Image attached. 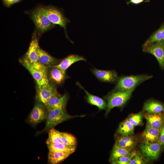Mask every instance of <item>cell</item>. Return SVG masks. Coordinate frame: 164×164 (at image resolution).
<instances>
[{"label": "cell", "mask_w": 164, "mask_h": 164, "mask_svg": "<svg viewBox=\"0 0 164 164\" xmlns=\"http://www.w3.org/2000/svg\"><path fill=\"white\" fill-rule=\"evenodd\" d=\"M47 108V114L45 126L37 134L49 131L59 124L74 117L67 113L65 108Z\"/></svg>", "instance_id": "7a4b0ae2"}, {"label": "cell", "mask_w": 164, "mask_h": 164, "mask_svg": "<svg viewBox=\"0 0 164 164\" xmlns=\"http://www.w3.org/2000/svg\"><path fill=\"white\" fill-rule=\"evenodd\" d=\"M136 138L132 135L121 136L116 140L114 145L132 150L136 144Z\"/></svg>", "instance_id": "e0dca14e"}, {"label": "cell", "mask_w": 164, "mask_h": 164, "mask_svg": "<svg viewBox=\"0 0 164 164\" xmlns=\"http://www.w3.org/2000/svg\"><path fill=\"white\" fill-rule=\"evenodd\" d=\"M150 0H129L126 1V4L128 5L130 4L133 5H139L143 2H149Z\"/></svg>", "instance_id": "d6a6232c"}, {"label": "cell", "mask_w": 164, "mask_h": 164, "mask_svg": "<svg viewBox=\"0 0 164 164\" xmlns=\"http://www.w3.org/2000/svg\"><path fill=\"white\" fill-rule=\"evenodd\" d=\"M143 51L153 55L160 68L164 70V40L155 42L144 47Z\"/></svg>", "instance_id": "8992f818"}, {"label": "cell", "mask_w": 164, "mask_h": 164, "mask_svg": "<svg viewBox=\"0 0 164 164\" xmlns=\"http://www.w3.org/2000/svg\"><path fill=\"white\" fill-rule=\"evenodd\" d=\"M162 40H164V24H162L157 30L150 36L142 45V47L155 42Z\"/></svg>", "instance_id": "cb8c5ba5"}, {"label": "cell", "mask_w": 164, "mask_h": 164, "mask_svg": "<svg viewBox=\"0 0 164 164\" xmlns=\"http://www.w3.org/2000/svg\"><path fill=\"white\" fill-rule=\"evenodd\" d=\"M91 71L96 77L102 82L113 83L118 79L117 73L113 70H100L94 68Z\"/></svg>", "instance_id": "5bb4252c"}, {"label": "cell", "mask_w": 164, "mask_h": 164, "mask_svg": "<svg viewBox=\"0 0 164 164\" xmlns=\"http://www.w3.org/2000/svg\"><path fill=\"white\" fill-rule=\"evenodd\" d=\"M164 148V128L162 127L161 129V133L159 140L158 142Z\"/></svg>", "instance_id": "836d02e7"}, {"label": "cell", "mask_w": 164, "mask_h": 164, "mask_svg": "<svg viewBox=\"0 0 164 164\" xmlns=\"http://www.w3.org/2000/svg\"><path fill=\"white\" fill-rule=\"evenodd\" d=\"M77 84L85 92L86 94V99L89 104L97 106L100 110L106 108L107 103L104 99L89 93L79 83L77 82Z\"/></svg>", "instance_id": "ac0fdd59"}, {"label": "cell", "mask_w": 164, "mask_h": 164, "mask_svg": "<svg viewBox=\"0 0 164 164\" xmlns=\"http://www.w3.org/2000/svg\"><path fill=\"white\" fill-rule=\"evenodd\" d=\"M49 152H54L68 151L73 149H70L66 146L62 142L54 143L47 144Z\"/></svg>", "instance_id": "f1b7e54d"}, {"label": "cell", "mask_w": 164, "mask_h": 164, "mask_svg": "<svg viewBox=\"0 0 164 164\" xmlns=\"http://www.w3.org/2000/svg\"><path fill=\"white\" fill-rule=\"evenodd\" d=\"M163 148L158 142L149 143L145 142L140 145V149L143 154L147 160H155L158 159Z\"/></svg>", "instance_id": "30bf717a"}, {"label": "cell", "mask_w": 164, "mask_h": 164, "mask_svg": "<svg viewBox=\"0 0 164 164\" xmlns=\"http://www.w3.org/2000/svg\"><path fill=\"white\" fill-rule=\"evenodd\" d=\"M152 76L146 74L121 77L118 78L114 91H126L135 89Z\"/></svg>", "instance_id": "3957f363"}, {"label": "cell", "mask_w": 164, "mask_h": 164, "mask_svg": "<svg viewBox=\"0 0 164 164\" xmlns=\"http://www.w3.org/2000/svg\"><path fill=\"white\" fill-rule=\"evenodd\" d=\"M135 151L132 152L129 155L121 156L118 158L112 164H129L131 160L136 153Z\"/></svg>", "instance_id": "f546056e"}, {"label": "cell", "mask_w": 164, "mask_h": 164, "mask_svg": "<svg viewBox=\"0 0 164 164\" xmlns=\"http://www.w3.org/2000/svg\"><path fill=\"white\" fill-rule=\"evenodd\" d=\"M143 109L149 112L157 113L164 112V105L161 102L154 100H149L145 102Z\"/></svg>", "instance_id": "7402d4cb"}, {"label": "cell", "mask_w": 164, "mask_h": 164, "mask_svg": "<svg viewBox=\"0 0 164 164\" xmlns=\"http://www.w3.org/2000/svg\"><path fill=\"white\" fill-rule=\"evenodd\" d=\"M147 121L146 126L161 129L164 122V112L153 113L147 112L145 115Z\"/></svg>", "instance_id": "7c38bea8"}, {"label": "cell", "mask_w": 164, "mask_h": 164, "mask_svg": "<svg viewBox=\"0 0 164 164\" xmlns=\"http://www.w3.org/2000/svg\"><path fill=\"white\" fill-rule=\"evenodd\" d=\"M62 142L67 147L70 149H76L77 141L75 138L70 134L61 132Z\"/></svg>", "instance_id": "484cf974"}, {"label": "cell", "mask_w": 164, "mask_h": 164, "mask_svg": "<svg viewBox=\"0 0 164 164\" xmlns=\"http://www.w3.org/2000/svg\"><path fill=\"white\" fill-rule=\"evenodd\" d=\"M68 100L67 94L54 96L50 98L45 105L47 108H65Z\"/></svg>", "instance_id": "d6986e66"}, {"label": "cell", "mask_w": 164, "mask_h": 164, "mask_svg": "<svg viewBox=\"0 0 164 164\" xmlns=\"http://www.w3.org/2000/svg\"><path fill=\"white\" fill-rule=\"evenodd\" d=\"M75 149L58 152H49L48 162L51 164H56L60 163L73 153Z\"/></svg>", "instance_id": "9a60e30c"}, {"label": "cell", "mask_w": 164, "mask_h": 164, "mask_svg": "<svg viewBox=\"0 0 164 164\" xmlns=\"http://www.w3.org/2000/svg\"><path fill=\"white\" fill-rule=\"evenodd\" d=\"M143 113L142 111L131 114L126 119L134 126L141 125L143 124Z\"/></svg>", "instance_id": "83f0119b"}, {"label": "cell", "mask_w": 164, "mask_h": 164, "mask_svg": "<svg viewBox=\"0 0 164 164\" xmlns=\"http://www.w3.org/2000/svg\"><path fill=\"white\" fill-rule=\"evenodd\" d=\"M22 65L31 74L36 81L37 87L49 83L48 78V72L49 67H46L38 62L31 63L23 58L20 60Z\"/></svg>", "instance_id": "6da1fadb"}, {"label": "cell", "mask_w": 164, "mask_h": 164, "mask_svg": "<svg viewBox=\"0 0 164 164\" xmlns=\"http://www.w3.org/2000/svg\"><path fill=\"white\" fill-rule=\"evenodd\" d=\"M49 131L48 137L46 141V144L62 142L60 132L54 128Z\"/></svg>", "instance_id": "4316f807"}, {"label": "cell", "mask_w": 164, "mask_h": 164, "mask_svg": "<svg viewBox=\"0 0 164 164\" xmlns=\"http://www.w3.org/2000/svg\"><path fill=\"white\" fill-rule=\"evenodd\" d=\"M31 18L37 29L41 33L54 27L48 18L45 7L40 6L34 9L32 13Z\"/></svg>", "instance_id": "5b68a950"}, {"label": "cell", "mask_w": 164, "mask_h": 164, "mask_svg": "<svg viewBox=\"0 0 164 164\" xmlns=\"http://www.w3.org/2000/svg\"><path fill=\"white\" fill-rule=\"evenodd\" d=\"M135 89L126 91H113L106 97L107 107L105 115H107L111 110L115 107H123L131 97Z\"/></svg>", "instance_id": "277c9868"}, {"label": "cell", "mask_w": 164, "mask_h": 164, "mask_svg": "<svg viewBox=\"0 0 164 164\" xmlns=\"http://www.w3.org/2000/svg\"><path fill=\"white\" fill-rule=\"evenodd\" d=\"M22 0H2L4 5L6 7H9L12 5L19 3Z\"/></svg>", "instance_id": "1f68e13d"}, {"label": "cell", "mask_w": 164, "mask_h": 164, "mask_svg": "<svg viewBox=\"0 0 164 164\" xmlns=\"http://www.w3.org/2000/svg\"><path fill=\"white\" fill-rule=\"evenodd\" d=\"M46 13L50 21L54 25H58L63 27L66 37L69 39L66 32V26L70 20L66 18L60 11L55 7L49 6L45 7Z\"/></svg>", "instance_id": "ba28073f"}, {"label": "cell", "mask_w": 164, "mask_h": 164, "mask_svg": "<svg viewBox=\"0 0 164 164\" xmlns=\"http://www.w3.org/2000/svg\"><path fill=\"white\" fill-rule=\"evenodd\" d=\"M163 128H164V123H163V127H162Z\"/></svg>", "instance_id": "e575fe53"}, {"label": "cell", "mask_w": 164, "mask_h": 164, "mask_svg": "<svg viewBox=\"0 0 164 164\" xmlns=\"http://www.w3.org/2000/svg\"><path fill=\"white\" fill-rule=\"evenodd\" d=\"M80 61H86V59L83 57L78 55L71 54L61 60L58 64L54 67H57L63 71L66 72L67 70L71 65Z\"/></svg>", "instance_id": "ffe728a7"}, {"label": "cell", "mask_w": 164, "mask_h": 164, "mask_svg": "<svg viewBox=\"0 0 164 164\" xmlns=\"http://www.w3.org/2000/svg\"><path fill=\"white\" fill-rule=\"evenodd\" d=\"M161 129L146 126L142 134L144 142L149 143L158 142L160 137Z\"/></svg>", "instance_id": "44dd1931"}, {"label": "cell", "mask_w": 164, "mask_h": 164, "mask_svg": "<svg viewBox=\"0 0 164 164\" xmlns=\"http://www.w3.org/2000/svg\"><path fill=\"white\" fill-rule=\"evenodd\" d=\"M38 55V62L49 67L57 65L61 61L52 56L40 47L39 50Z\"/></svg>", "instance_id": "2e32d148"}, {"label": "cell", "mask_w": 164, "mask_h": 164, "mask_svg": "<svg viewBox=\"0 0 164 164\" xmlns=\"http://www.w3.org/2000/svg\"><path fill=\"white\" fill-rule=\"evenodd\" d=\"M59 95L60 94L57 91L56 86L49 83L41 87H37L36 98L37 101L45 105L50 98Z\"/></svg>", "instance_id": "9c48e42d"}, {"label": "cell", "mask_w": 164, "mask_h": 164, "mask_svg": "<svg viewBox=\"0 0 164 164\" xmlns=\"http://www.w3.org/2000/svg\"><path fill=\"white\" fill-rule=\"evenodd\" d=\"M68 77L66 72L55 67L49 68L48 72V78L49 83L56 85L62 84Z\"/></svg>", "instance_id": "8fae6325"}, {"label": "cell", "mask_w": 164, "mask_h": 164, "mask_svg": "<svg viewBox=\"0 0 164 164\" xmlns=\"http://www.w3.org/2000/svg\"><path fill=\"white\" fill-rule=\"evenodd\" d=\"M148 160H146L143 156L138 152H136L131 160L129 164H145Z\"/></svg>", "instance_id": "4dcf8cb0"}, {"label": "cell", "mask_w": 164, "mask_h": 164, "mask_svg": "<svg viewBox=\"0 0 164 164\" xmlns=\"http://www.w3.org/2000/svg\"><path fill=\"white\" fill-rule=\"evenodd\" d=\"M131 151L114 145L110 157L111 163H112L121 156L130 154L132 152Z\"/></svg>", "instance_id": "d4e9b609"}, {"label": "cell", "mask_w": 164, "mask_h": 164, "mask_svg": "<svg viewBox=\"0 0 164 164\" xmlns=\"http://www.w3.org/2000/svg\"><path fill=\"white\" fill-rule=\"evenodd\" d=\"M135 126L126 119L120 123L116 133L121 136L132 135L134 134Z\"/></svg>", "instance_id": "603a6c76"}, {"label": "cell", "mask_w": 164, "mask_h": 164, "mask_svg": "<svg viewBox=\"0 0 164 164\" xmlns=\"http://www.w3.org/2000/svg\"><path fill=\"white\" fill-rule=\"evenodd\" d=\"M39 48L38 39L35 33L32 36L28 50L23 58L31 63L38 62V53Z\"/></svg>", "instance_id": "4fadbf2b"}, {"label": "cell", "mask_w": 164, "mask_h": 164, "mask_svg": "<svg viewBox=\"0 0 164 164\" xmlns=\"http://www.w3.org/2000/svg\"><path fill=\"white\" fill-rule=\"evenodd\" d=\"M47 108L43 103L37 101L27 119V122L35 126L46 119Z\"/></svg>", "instance_id": "52a82bcc"}]
</instances>
